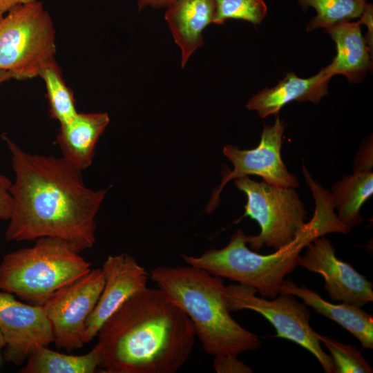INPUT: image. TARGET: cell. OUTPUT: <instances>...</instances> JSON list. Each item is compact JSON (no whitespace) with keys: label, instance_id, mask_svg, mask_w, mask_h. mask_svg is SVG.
Listing matches in <instances>:
<instances>
[{"label":"cell","instance_id":"obj_1","mask_svg":"<svg viewBox=\"0 0 373 373\" xmlns=\"http://www.w3.org/2000/svg\"><path fill=\"white\" fill-rule=\"evenodd\" d=\"M2 138L15 175L7 241L51 237L67 241L79 252L91 248L107 190L87 187L82 171L62 157L30 153L7 135Z\"/></svg>","mask_w":373,"mask_h":373},{"label":"cell","instance_id":"obj_2","mask_svg":"<svg viewBox=\"0 0 373 373\" xmlns=\"http://www.w3.org/2000/svg\"><path fill=\"white\" fill-rule=\"evenodd\" d=\"M97 336L98 368L106 373H174L189 359L196 337L178 304L148 287L124 301Z\"/></svg>","mask_w":373,"mask_h":373},{"label":"cell","instance_id":"obj_3","mask_svg":"<svg viewBox=\"0 0 373 373\" xmlns=\"http://www.w3.org/2000/svg\"><path fill=\"white\" fill-rule=\"evenodd\" d=\"M312 193L315 200L313 216L289 245L269 254H259L247 246V236L238 229L224 247L209 249L199 256L182 255L183 260L214 276L253 287L262 297L275 298L309 242L329 233L347 234L351 231L338 219L327 190L317 188Z\"/></svg>","mask_w":373,"mask_h":373},{"label":"cell","instance_id":"obj_4","mask_svg":"<svg viewBox=\"0 0 373 373\" xmlns=\"http://www.w3.org/2000/svg\"><path fill=\"white\" fill-rule=\"evenodd\" d=\"M149 277L191 320L203 350L213 356L260 348L258 336L231 316L222 278L193 266H158Z\"/></svg>","mask_w":373,"mask_h":373},{"label":"cell","instance_id":"obj_5","mask_svg":"<svg viewBox=\"0 0 373 373\" xmlns=\"http://www.w3.org/2000/svg\"><path fill=\"white\" fill-rule=\"evenodd\" d=\"M33 246L3 256L0 289L33 305H43L58 289L90 270V263L67 241L37 238Z\"/></svg>","mask_w":373,"mask_h":373},{"label":"cell","instance_id":"obj_6","mask_svg":"<svg viewBox=\"0 0 373 373\" xmlns=\"http://www.w3.org/2000/svg\"><path fill=\"white\" fill-rule=\"evenodd\" d=\"M55 52L52 19L41 1L19 5L0 19V69L12 78L39 76Z\"/></svg>","mask_w":373,"mask_h":373},{"label":"cell","instance_id":"obj_7","mask_svg":"<svg viewBox=\"0 0 373 373\" xmlns=\"http://www.w3.org/2000/svg\"><path fill=\"white\" fill-rule=\"evenodd\" d=\"M234 184L247 195L242 218L249 217L260 229L258 235L247 236L251 249L259 251L264 246L279 249L305 228L307 211L294 188L257 182L248 176L235 179Z\"/></svg>","mask_w":373,"mask_h":373},{"label":"cell","instance_id":"obj_8","mask_svg":"<svg viewBox=\"0 0 373 373\" xmlns=\"http://www.w3.org/2000/svg\"><path fill=\"white\" fill-rule=\"evenodd\" d=\"M251 287L233 284L225 287V298L231 312L249 309L265 317L274 327L276 337L291 341L312 354L326 373H335L330 355L321 347L316 332L311 327L307 305L296 296L280 291L268 299L256 296Z\"/></svg>","mask_w":373,"mask_h":373},{"label":"cell","instance_id":"obj_9","mask_svg":"<svg viewBox=\"0 0 373 373\" xmlns=\"http://www.w3.org/2000/svg\"><path fill=\"white\" fill-rule=\"evenodd\" d=\"M104 282L102 269H90L55 291L43 305L57 347L71 352L84 345L85 322L99 299Z\"/></svg>","mask_w":373,"mask_h":373},{"label":"cell","instance_id":"obj_10","mask_svg":"<svg viewBox=\"0 0 373 373\" xmlns=\"http://www.w3.org/2000/svg\"><path fill=\"white\" fill-rule=\"evenodd\" d=\"M285 126L278 115L273 125H265L258 145L253 149H240L228 144L223 154L233 165L232 171H224L220 184L213 191L206 211L212 212L218 205L220 194L231 180L250 175L260 176L263 181L280 187L298 188L297 178L287 169L281 157Z\"/></svg>","mask_w":373,"mask_h":373},{"label":"cell","instance_id":"obj_11","mask_svg":"<svg viewBox=\"0 0 373 373\" xmlns=\"http://www.w3.org/2000/svg\"><path fill=\"white\" fill-rule=\"evenodd\" d=\"M0 332L5 341L4 358L15 365L27 359L35 345L54 343L43 305L21 303L4 291H0Z\"/></svg>","mask_w":373,"mask_h":373},{"label":"cell","instance_id":"obj_12","mask_svg":"<svg viewBox=\"0 0 373 373\" xmlns=\"http://www.w3.org/2000/svg\"><path fill=\"white\" fill-rule=\"evenodd\" d=\"M298 266L321 275L333 301L362 307L373 300V285L350 264L337 258L331 242L321 236L306 247Z\"/></svg>","mask_w":373,"mask_h":373},{"label":"cell","instance_id":"obj_13","mask_svg":"<svg viewBox=\"0 0 373 373\" xmlns=\"http://www.w3.org/2000/svg\"><path fill=\"white\" fill-rule=\"evenodd\" d=\"M102 269L105 282L99 299L85 322L84 344L97 336L103 324L124 301L147 287L149 274L128 254L109 256Z\"/></svg>","mask_w":373,"mask_h":373},{"label":"cell","instance_id":"obj_14","mask_svg":"<svg viewBox=\"0 0 373 373\" xmlns=\"http://www.w3.org/2000/svg\"><path fill=\"white\" fill-rule=\"evenodd\" d=\"M332 77L325 68L309 78H300L293 72L289 73L275 86L265 88L254 95L246 107L264 118L278 115L285 105L293 101L318 104L327 95V85Z\"/></svg>","mask_w":373,"mask_h":373},{"label":"cell","instance_id":"obj_15","mask_svg":"<svg viewBox=\"0 0 373 373\" xmlns=\"http://www.w3.org/2000/svg\"><path fill=\"white\" fill-rule=\"evenodd\" d=\"M213 15V0H175L166 8L164 18L180 50L182 68L203 46L202 32L212 23Z\"/></svg>","mask_w":373,"mask_h":373},{"label":"cell","instance_id":"obj_16","mask_svg":"<svg viewBox=\"0 0 373 373\" xmlns=\"http://www.w3.org/2000/svg\"><path fill=\"white\" fill-rule=\"evenodd\" d=\"M109 122L106 113H77L70 121L60 124L56 143L61 157L82 171L87 169Z\"/></svg>","mask_w":373,"mask_h":373},{"label":"cell","instance_id":"obj_17","mask_svg":"<svg viewBox=\"0 0 373 373\" xmlns=\"http://www.w3.org/2000/svg\"><path fill=\"white\" fill-rule=\"evenodd\" d=\"M280 291L300 298L319 314L337 323L357 338L363 350L373 349V316L361 307L346 303H330L316 291L298 286L291 280H283Z\"/></svg>","mask_w":373,"mask_h":373},{"label":"cell","instance_id":"obj_18","mask_svg":"<svg viewBox=\"0 0 373 373\" xmlns=\"http://www.w3.org/2000/svg\"><path fill=\"white\" fill-rule=\"evenodd\" d=\"M361 25L360 20L345 21L327 29L336 46V57L325 67L332 76L342 75L350 82H359L372 68L370 50Z\"/></svg>","mask_w":373,"mask_h":373},{"label":"cell","instance_id":"obj_19","mask_svg":"<svg viewBox=\"0 0 373 373\" xmlns=\"http://www.w3.org/2000/svg\"><path fill=\"white\" fill-rule=\"evenodd\" d=\"M334 209L342 223L350 229L363 224L364 220L360 210L373 194L372 170H354L352 174L345 175L336 181L330 192Z\"/></svg>","mask_w":373,"mask_h":373},{"label":"cell","instance_id":"obj_20","mask_svg":"<svg viewBox=\"0 0 373 373\" xmlns=\"http://www.w3.org/2000/svg\"><path fill=\"white\" fill-rule=\"evenodd\" d=\"M21 373H93L98 368L99 354L94 347L83 355H71L35 345L30 352Z\"/></svg>","mask_w":373,"mask_h":373},{"label":"cell","instance_id":"obj_21","mask_svg":"<svg viewBox=\"0 0 373 373\" xmlns=\"http://www.w3.org/2000/svg\"><path fill=\"white\" fill-rule=\"evenodd\" d=\"M39 76L45 83L50 117L59 124L70 121L78 113L73 92L66 85L55 59L41 69Z\"/></svg>","mask_w":373,"mask_h":373},{"label":"cell","instance_id":"obj_22","mask_svg":"<svg viewBox=\"0 0 373 373\" xmlns=\"http://www.w3.org/2000/svg\"><path fill=\"white\" fill-rule=\"evenodd\" d=\"M303 8H314L316 16L309 23L307 31L317 28L326 30L340 23L360 18L367 4L366 0H297Z\"/></svg>","mask_w":373,"mask_h":373},{"label":"cell","instance_id":"obj_23","mask_svg":"<svg viewBox=\"0 0 373 373\" xmlns=\"http://www.w3.org/2000/svg\"><path fill=\"white\" fill-rule=\"evenodd\" d=\"M212 23L222 25L228 19L243 20L259 25L265 18L267 6L263 0H213Z\"/></svg>","mask_w":373,"mask_h":373},{"label":"cell","instance_id":"obj_24","mask_svg":"<svg viewBox=\"0 0 373 373\" xmlns=\"http://www.w3.org/2000/svg\"><path fill=\"white\" fill-rule=\"evenodd\" d=\"M317 336L329 350L335 373H372L373 369L361 351L350 344H344L327 336Z\"/></svg>","mask_w":373,"mask_h":373},{"label":"cell","instance_id":"obj_25","mask_svg":"<svg viewBox=\"0 0 373 373\" xmlns=\"http://www.w3.org/2000/svg\"><path fill=\"white\" fill-rule=\"evenodd\" d=\"M238 354H227L214 356L213 367L217 373H251L253 370L238 358Z\"/></svg>","mask_w":373,"mask_h":373},{"label":"cell","instance_id":"obj_26","mask_svg":"<svg viewBox=\"0 0 373 373\" xmlns=\"http://www.w3.org/2000/svg\"><path fill=\"white\" fill-rule=\"evenodd\" d=\"M11 180L0 174V219L8 220L12 213Z\"/></svg>","mask_w":373,"mask_h":373},{"label":"cell","instance_id":"obj_27","mask_svg":"<svg viewBox=\"0 0 373 373\" xmlns=\"http://www.w3.org/2000/svg\"><path fill=\"white\" fill-rule=\"evenodd\" d=\"M372 142H368L361 147L354 160V170H372Z\"/></svg>","mask_w":373,"mask_h":373},{"label":"cell","instance_id":"obj_28","mask_svg":"<svg viewBox=\"0 0 373 373\" xmlns=\"http://www.w3.org/2000/svg\"><path fill=\"white\" fill-rule=\"evenodd\" d=\"M372 4L367 3L365 10L360 17L361 23L366 25L368 28V35L366 41L370 50V48L371 50L372 49Z\"/></svg>","mask_w":373,"mask_h":373},{"label":"cell","instance_id":"obj_29","mask_svg":"<svg viewBox=\"0 0 373 373\" xmlns=\"http://www.w3.org/2000/svg\"><path fill=\"white\" fill-rule=\"evenodd\" d=\"M175 0H137L138 10H143L146 8H166Z\"/></svg>","mask_w":373,"mask_h":373},{"label":"cell","instance_id":"obj_30","mask_svg":"<svg viewBox=\"0 0 373 373\" xmlns=\"http://www.w3.org/2000/svg\"><path fill=\"white\" fill-rule=\"evenodd\" d=\"M35 0H0V19L19 5Z\"/></svg>","mask_w":373,"mask_h":373},{"label":"cell","instance_id":"obj_31","mask_svg":"<svg viewBox=\"0 0 373 373\" xmlns=\"http://www.w3.org/2000/svg\"><path fill=\"white\" fill-rule=\"evenodd\" d=\"M10 79H12L11 74L8 71L0 69V84Z\"/></svg>","mask_w":373,"mask_h":373},{"label":"cell","instance_id":"obj_32","mask_svg":"<svg viewBox=\"0 0 373 373\" xmlns=\"http://www.w3.org/2000/svg\"><path fill=\"white\" fill-rule=\"evenodd\" d=\"M3 347H5V341L0 332V349L3 348Z\"/></svg>","mask_w":373,"mask_h":373}]
</instances>
